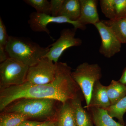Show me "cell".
I'll list each match as a JSON object with an SVG mask.
<instances>
[{
  "label": "cell",
  "instance_id": "obj_14",
  "mask_svg": "<svg viewBox=\"0 0 126 126\" xmlns=\"http://www.w3.org/2000/svg\"><path fill=\"white\" fill-rule=\"evenodd\" d=\"M74 109L77 126H94L91 116L83 107L82 98L79 96L71 100Z\"/></svg>",
  "mask_w": 126,
  "mask_h": 126
},
{
  "label": "cell",
  "instance_id": "obj_4",
  "mask_svg": "<svg viewBox=\"0 0 126 126\" xmlns=\"http://www.w3.org/2000/svg\"><path fill=\"white\" fill-rule=\"evenodd\" d=\"M72 78L79 86L83 94L87 107L90 103L93 88L102 76L101 68L98 64L82 63L72 72Z\"/></svg>",
  "mask_w": 126,
  "mask_h": 126
},
{
  "label": "cell",
  "instance_id": "obj_9",
  "mask_svg": "<svg viewBox=\"0 0 126 126\" xmlns=\"http://www.w3.org/2000/svg\"><path fill=\"white\" fill-rule=\"evenodd\" d=\"M101 39L99 52L104 57L111 58L121 51V43L110 28L101 21L94 25Z\"/></svg>",
  "mask_w": 126,
  "mask_h": 126
},
{
  "label": "cell",
  "instance_id": "obj_26",
  "mask_svg": "<svg viewBox=\"0 0 126 126\" xmlns=\"http://www.w3.org/2000/svg\"><path fill=\"white\" fill-rule=\"evenodd\" d=\"M55 119L41 122V123L36 126H55Z\"/></svg>",
  "mask_w": 126,
  "mask_h": 126
},
{
  "label": "cell",
  "instance_id": "obj_15",
  "mask_svg": "<svg viewBox=\"0 0 126 126\" xmlns=\"http://www.w3.org/2000/svg\"><path fill=\"white\" fill-rule=\"evenodd\" d=\"M79 0H64L58 16L66 17L70 20L78 21L80 15Z\"/></svg>",
  "mask_w": 126,
  "mask_h": 126
},
{
  "label": "cell",
  "instance_id": "obj_2",
  "mask_svg": "<svg viewBox=\"0 0 126 126\" xmlns=\"http://www.w3.org/2000/svg\"><path fill=\"white\" fill-rule=\"evenodd\" d=\"M57 102L53 99L23 98L12 103L1 112L19 113L29 119L53 120L56 118L58 110L55 106Z\"/></svg>",
  "mask_w": 126,
  "mask_h": 126
},
{
  "label": "cell",
  "instance_id": "obj_12",
  "mask_svg": "<svg viewBox=\"0 0 126 126\" xmlns=\"http://www.w3.org/2000/svg\"><path fill=\"white\" fill-rule=\"evenodd\" d=\"M55 126H77L71 100L61 103L55 119Z\"/></svg>",
  "mask_w": 126,
  "mask_h": 126
},
{
  "label": "cell",
  "instance_id": "obj_7",
  "mask_svg": "<svg viewBox=\"0 0 126 126\" xmlns=\"http://www.w3.org/2000/svg\"><path fill=\"white\" fill-rule=\"evenodd\" d=\"M50 23H69L73 25L76 30L78 29L84 30L86 28V26L81 24L78 21H74L64 16H53L51 15L39 14L36 12L30 14L28 20L30 27L32 31L36 32H45L49 35L50 32L47 26Z\"/></svg>",
  "mask_w": 126,
  "mask_h": 126
},
{
  "label": "cell",
  "instance_id": "obj_21",
  "mask_svg": "<svg viewBox=\"0 0 126 126\" xmlns=\"http://www.w3.org/2000/svg\"><path fill=\"white\" fill-rule=\"evenodd\" d=\"M100 5L102 13L109 20L115 19L113 10L114 0H101Z\"/></svg>",
  "mask_w": 126,
  "mask_h": 126
},
{
  "label": "cell",
  "instance_id": "obj_17",
  "mask_svg": "<svg viewBox=\"0 0 126 126\" xmlns=\"http://www.w3.org/2000/svg\"><path fill=\"white\" fill-rule=\"evenodd\" d=\"M107 87L111 106L116 103L126 96V86L118 81L112 80L110 84Z\"/></svg>",
  "mask_w": 126,
  "mask_h": 126
},
{
  "label": "cell",
  "instance_id": "obj_19",
  "mask_svg": "<svg viewBox=\"0 0 126 126\" xmlns=\"http://www.w3.org/2000/svg\"><path fill=\"white\" fill-rule=\"evenodd\" d=\"M106 110L111 117L117 118L121 124L124 125L123 116L126 112V96Z\"/></svg>",
  "mask_w": 126,
  "mask_h": 126
},
{
  "label": "cell",
  "instance_id": "obj_3",
  "mask_svg": "<svg viewBox=\"0 0 126 126\" xmlns=\"http://www.w3.org/2000/svg\"><path fill=\"white\" fill-rule=\"evenodd\" d=\"M50 47V46L41 47L30 39L9 36L5 49L9 58L17 60L30 67L44 58Z\"/></svg>",
  "mask_w": 126,
  "mask_h": 126
},
{
  "label": "cell",
  "instance_id": "obj_16",
  "mask_svg": "<svg viewBox=\"0 0 126 126\" xmlns=\"http://www.w3.org/2000/svg\"><path fill=\"white\" fill-rule=\"evenodd\" d=\"M101 21L110 28L121 44H126V16Z\"/></svg>",
  "mask_w": 126,
  "mask_h": 126
},
{
  "label": "cell",
  "instance_id": "obj_5",
  "mask_svg": "<svg viewBox=\"0 0 126 126\" xmlns=\"http://www.w3.org/2000/svg\"><path fill=\"white\" fill-rule=\"evenodd\" d=\"M29 67L9 58L0 64V88L18 86L26 81Z\"/></svg>",
  "mask_w": 126,
  "mask_h": 126
},
{
  "label": "cell",
  "instance_id": "obj_11",
  "mask_svg": "<svg viewBox=\"0 0 126 126\" xmlns=\"http://www.w3.org/2000/svg\"><path fill=\"white\" fill-rule=\"evenodd\" d=\"M111 106L107 86L102 84L100 81H97L93 88L89 105L84 108L88 109L91 108H97L106 109Z\"/></svg>",
  "mask_w": 126,
  "mask_h": 126
},
{
  "label": "cell",
  "instance_id": "obj_18",
  "mask_svg": "<svg viewBox=\"0 0 126 126\" xmlns=\"http://www.w3.org/2000/svg\"><path fill=\"white\" fill-rule=\"evenodd\" d=\"M25 115L17 112H1L0 116V126H19L28 120Z\"/></svg>",
  "mask_w": 126,
  "mask_h": 126
},
{
  "label": "cell",
  "instance_id": "obj_27",
  "mask_svg": "<svg viewBox=\"0 0 126 126\" xmlns=\"http://www.w3.org/2000/svg\"><path fill=\"white\" fill-rule=\"evenodd\" d=\"M118 81L122 84L126 86V67L123 70L121 77Z\"/></svg>",
  "mask_w": 126,
  "mask_h": 126
},
{
  "label": "cell",
  "instance_id": "obj_10",
  "mask_svg": "<svg viewBox=\"0 0 126 126\" xmlns=\"http://www.w3.org/2000/svg\"><path fill=\"white\" fill-rule=\"evenodd\" d=\"M79 0L81 5V10L78 21L84 26L89 24L94 25L100 21L97 9V1Z\"/></svg>",
  "mask_w": 126,
  "mask_h": 126
},
{
  "label": "cell",
  "instance_id": "obj_8",
  "mask_svg": "<svg viewBox=\"0 0 126 126\" xmlns=\"http://www.w3.org/2000/svg\"><path fill=\"white\" fill-rule=\"evenodd\" d=\"M76 31L74 29L62 30L59 38L50 45L49 51L44 58H47L54 63H57L65 50L70 47L81 45L82 43V40L75 37Z\"/></svg>",
  "mask_w": 126,
  "mask_h": 126
},
{
  "label": "cell",
  "instance_id": "obj_24",
  "mask_svg": "<svg viewBox=\"0 0 126 126\" xmlns=\"http://www.w3.org/2000/svg\"><path fill=\"white\" fill-rule=\"evenodd\" d=\"M64 1V0H51L50 1L51 5V15L58 16Z\"/></svg>",
  "mask_w": 126,
  "mask_h": 126
},
{
  "label": "cell",
  "instance_id": "obj_22",
  "mask_svg": "<svg viewBox=\"0 0 126 126\" xmlns=\"http://www.w3.org/2000/svg\"><path fill=\"white\" fill-rule=\"evenodd\" d=\"M115 19L126 16V0H114Z\"/></svg>",
  "mask_w": 126,
  "mask_h": 126
},
{
  "label": "cell",
  "instance_id": "obj_25",
  "mask_svg": "<svg viewBox=\"0 0 126 126\" xmlns=\"http://www.w3.org/2000/svg\"><path fill=\"white\" fill-rule=\"evenodd\" d=\"M41 122L27 120L22 122L19 126H36Z\"/></svg>",
  "mask_w": 126,
  "mask_h": 126
},
{
  "label": "cell",
  "instance_id": "obj_23",
  "mask_svg": "<svg viewBox=\"0 0 126 126\" xmlns=\"http://www.w3.org/2000/svg\"><path fill=\"white\" fill-rule=\"evenodd\" d=\"M9 36L7 35L5 26L0 18V49H5L8 43Z\"/></svg>",
  "mask_w": 126,
  "mask_h": 126
},
{
  "label": "cell",
  "instance_id": "obj_13",
  "mask_svg": "<svg viewBox=\"0 0 126 126\" xmlns=\"http://www.w3.org/2000/svg\"><path fill=\"white\" fill-rule=\"evenodd\" d=\"M88 110L90 111V116L95 126H125L115 121L106 109L91 108Z\"/></svg>",
  "mask_w": 126,
  "mask_h": 126
},
{
  "label": "cell",
  "instance_id": "obj_6",
  "mask_svg": "<svg viewBox=\"0 0 126 126\" xmlns=\"http://www.w3.org/2000/svg\"><path fill=\"white\" fill-rule=\"evenodd\" d=\"M56 68V63L43 58L35 65L29 67L26 81L39 85L52 82L55 78Z\"/></svg>",
  "mask_w": 126,
  "mask_h": 126
},
{
  "label": "cell",
  "instance_id": "obj_1",
  "mask_svg": "<svg viewBox=\"0 0 126 126\" xmlns=\"http://www.w3.org/2000/svg\"><path fill=\"white\" fill-rule=\"evenodd\" d=\"M56 65L55 78L52 82L39 85L26 81L18 86L0 88V111L23 98L53 99L64 103L79 96L81 89L72 78L71 68L62 62H58Z\"/></svg>",
  "mask_w": 126,
  "mask_h": 126
},
{
  "label": "cell",
  "instance_id": "obj_20",
  "mask_svg": "<svg viewBox=\"0 0 126 126\" xmlns=\"http://www.w3.org/2000/svg\"><path fill=\"white\" fill-rule=\"evenodd\" d=\"M24 1L34 8L37 13L51 15L50 2L47 0H25Z\"/></svg>",
  "mask_w": 126,
  "mask_h": 126
}]
</instances>
